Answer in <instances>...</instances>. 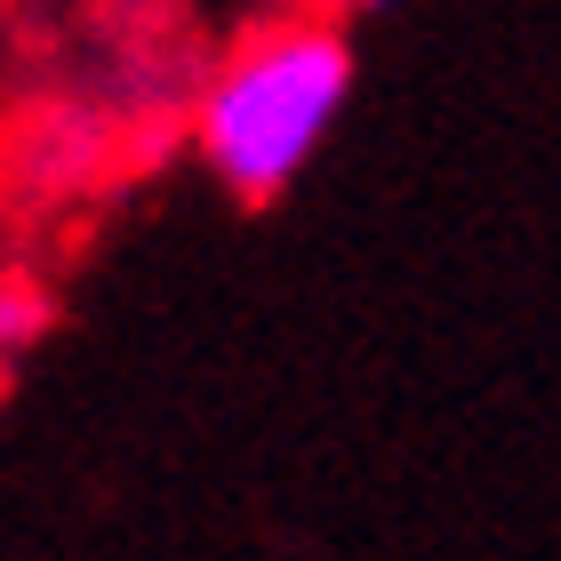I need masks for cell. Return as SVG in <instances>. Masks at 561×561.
<instances>
[{
  "label": "cell",
  "mask_w": 561,
  "mask_h": 561,
  "mask_svg": "<svg viewBox=\"0 0 561 561\" xmlns=\"http://www.w3.org/2000/svg\"><path fill=\"white\" fill-rule=\"evenodd\" d=\"M353 96V41L337 24H273L233 48L193 96V152L241 209H273L313 169Z\"/></svg>",
  "instance_id": "1"
},
{
  "label": "cell",
  "mask_w": 561,
  "mask_h": 561,
  "mask_svg": "<svg viewBox=\"0 0 561 561\" xmlns=\"http://www.w3.org/2000/svg\"><path fill=\"white\" fill-rule=\"evenodd\" d=\"M65 297L41 265H0V362H24L41 337H57Z\"/></svg>",
  "instance_id": "2"
},
{
  "label": "cell",
  "mask_w": 561,
  "mask_h": 561,
  "mask_svg": "<svg viewBox=\"0 0 561 561\" xmlns=\"http://www.w3.org/2000/svg\"><path fill=\"white\" fill-rule=\"evenodd\" d=\"M353 9H362V16H386V9H393V0H353Z\"/></svg>",
  "instance_id": "3"
},
{
  "label": "cell",
  "mask_w": 561,
  "mask_h": 561,
  "mask_svg": "<svg viewBox=\"0 0 561 561\" xmlns=\"http://www.w3.org/2000/svg\"><path fill=\"white\" fill-rule=\"evenodd\" d=\"M0 386H9V362H0Z\"/></svg>",
  "instance_id": "4"
}]
</instances>
